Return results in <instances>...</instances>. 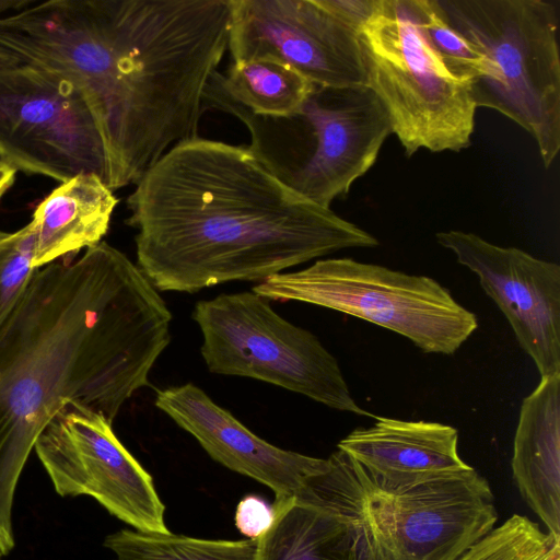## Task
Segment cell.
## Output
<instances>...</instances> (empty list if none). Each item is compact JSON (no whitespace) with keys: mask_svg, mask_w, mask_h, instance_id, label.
<instances>
[{"mask_svg":"<svg viewBox=\"0 0 560 560\" xmlns=\"http://www.w3.org/2000/svg\"><path fill=\"white\" fill-rule=\"evenodd\" d=\"M229 0H48L0 16V49L82 93L113 191L198 136L228 50Z\"/></svg>","mask_w":560,"mask_h":560,"instance_id":"cell-1","label":"cell"},{"mask_svg":"<svg viewBox=\"0 0 560 560\" xmlns=\"http://www.w3.org/2000/svg\"><path fill=\"white\" fill-rule=\"evenodd\" d=\"M172 314L143 271L106 242L37 270L0 328V553L14 547L16 486L35 442L69 404L113 423L149 383Z\"/></svg>","mask_w":560,"mask_h":560,"instance_id":"cell-2","label":"cell"},{"mask_svg":"<svg viewBox=\"0 0 560 560\" xmlns=\"http://www.w3.org/2000/svg\"><path fill=\"white\" fill-rule=\"evenodd\" d=\"M138 267L160 291L264 281L378 241L302 197L247 149L199 136L165 152L127 198Z\"/></svg>","mask_w":560,"mask_h":560,"instance_id":"cell-3","label":"cell"},{"mask_svg":"<svg viewBox=\"0 0 560 560\" xmlns=\"http://www.w3.org/2000/svg\"><path fill=\"white\" fill-rule=\"evenodd\" d=\"M217 72L205 89V112L220 110L242 121L254 156L285 186L322 207L348 195L393 133L385 107L366 85H314L295 113L261 116L234 102Z\"/></svg>","mask_w":560,"mask_h":560,"instance_id":"cell-4","label":"cell"},{"mask_svg":"<svg viewBox=\"0 0 560 560\" xmlns=\"http://www.w3.org/2000/svg\"><path fill=\"white\" fill-rule=\"evenodd\" d=\"M485 58L476 107L510 118L536 141L546 168L560 150L559 9L553 0H438Z\"/></svg>","mask_w":560,"mask_h":560,"instance_id":"cell-5","label":"cell"},{"mask_svg":"<svg viewBox=\"0 0 560 560\" xmlns=\"http://www.w3.org/2000/svg\"><path fill=\"white\" fill-rule=\"evenodd\" d=\"M359 42L365 85L385 107L407 156L470 145L477 110L471 82L432 46L420 0H378Z\"/></svg>","mask_w":560,"mask_h":560,"instance_id":"cell-6","label":"cell"},{"mask_svg":"<svg viewBox=\"0 0 560 560\" xmlns=\"http://www.w3.org/2000/svg\"><path fill=\"white\" fill-rule=\"evenodd\" d=\"M252 291L269 301L304 302L358 317L427 353L453 354L478 326L476 315L434 279L351 258L319 259L275 275Z\"/></svg>","mask_w":560,"mask_h":560,"instance_id":"cell-7","label":"cell"},{"mask_svg":"<svg viewBox=\"0 0 560 560\" xmlns=\"http://www.w3.org/2000/svg\"><path fill=\"white\" fill-rule=\"evenodd\" d=\"M192 318L202 334L201 355L215 374L249 377L359 416L336 358L311 331L281 317L253 291L197 302Z\"/></svg>","mask_w":560,"mask_h":560,"instance_id":"cell-8","label":"cell"},{"mask_svg":"<svg viewBox=\"0 0 560 560\" xmlns=\"http://www.w3.org/2000/svg\"><path fill=\"white\" fill-rule=\"evenodd\" d=\"M0 159L60 183L107 176L104 144L80 90L25 63L0 71Z\"/></svg>","mask_w":560,"mask_h":560,"instance_id":"cell-9","label":"cell"},{"mask_svg":"<svg viewBox=\"0 0 560 560\" xmlns=\"http://www.w3.org/2000/svg\"><path fill=\"white\" fill-rule=\"evenodd\" d=\"M34 450L59 495L92 497L139 532H170L152 477L101 415L77 404L65 406Z\"/></svg>","mask_w":560,"mask_h":560,"instance_id":"cell-10","label":"cell"},{"mask_svg":"<svg viewBox=\"0 0 560 560\" xmlns=\"http://www.w3.org/2000/svg\"><path fill=\"white\" fill-rule=\"evenodd\" d=\"M232 62L270 58L313 84L365 85L359 33L318 0H229Z\"/></svg>","mask_w":560,"mask_h":560,"instance_id":"cell-11","label":"cell"},{"mask_svg":"<svg viewBox=\"0 0 560 560\" xmlns=\"http://www.w3.org/2000/svg\"><path fill=\"white\" fill-rule=\"evenodd\" d=\"M436 242L472 271L504 314L541 377L560 374V267L477 234L443 231Z\"/></svg>","mask_w":560,"mask_h":560,"instance_id":"cell-12","label":"cell"},{"mask_svg":"<svg viewBox=\"0 0 560 560\" xmlns=\"http://www.w3.org/2000/svg\"><path fill=\"white\" fill-rule=\"evenodd\" d=\"M381 489L406 560H457L498 522L491 487L472 467Z\"/></svg>","mask_w":560,"mask_h":560,"instance_id":"cell-13","label":"cell"},{"mask_svg":"<svg viewBox=\"0 0 560 560\" xmlns=\"http://www.w3.org/2000/svg\"><path fill=\"white\" fill-rule=\"evenodd\" d=\"M155 406L190 433L212 459L267 486L276 500L294 497L327 466V458L282 450L260 439L191 383L159 390Z\"/></svg>","mask_w":560,"mask_h":560,"instance_id":"cell-14","label":"cell"},{"mask_svg":"<svg viewBox=\"0 0 560 560\" xmlns=\"http://www.w3.org/2000/svg\"><path fill=\"white\" fill-rule=\"evenodd\" d=\"M383 488L470 469L458 453V432L448 424L376 417L338 443Z\"/></svg>","mask_w":560,"mask_h":560,"instance_id":"cell-15","label":"cell"},{"mask_svg":"<svg viewBox=\"0 0 560 560\" xmlns=\"http://www.w3.org/2000/svg\"><path fill=\"white\" fill-rule=\"evenodd\" d=\"M511 467L523 500L560 536V374L541 377L524 398Z\"/></svg>","mask_w":560,"mask_h":560,"instance_id":"cell-16","label":"cell"},{"mask_svg":"<svg viewBox=\"0 0 560 560\" xmlns=\"http://www.w3.org/2000/svg\"><path fill=\"white\" fill-rule=\"evenodd\" d=\"M336 509L347 521L354 560H406L388 500L370 474L341 451L299 490Z\"/></svg>","mask_w":560,"mask_h":560,"instance_id":"cell-17","label":"cell"},{"mask_svg":"<svg viewBox=\"0 0 560 560\" xmlns=\"http://www.w3.org/2000/svg\"><path fill=\"white\" fill-rule=\"evenodd\" d=\"M117 203L114 191L95 174L74 176L52 189L30 222L35 236V267L101 243Z\"/></svg>","mask_w":560,"mask_h":560,"instance_id":"cell-18","label":"cell"},{"mask_svg":"<svg viewBox=\"0 0 560 560\" xmlns=\"http://www.w3.org/2000/svg\"><path fill=\"white\" fill-rule=\"evenodd\" d=\"M271 527L256 542L255 560H354L345 517L304 493L276 500Z\"/></svg>","mask_w":560,"mask_h":560,"instance_id":"cell-19","label":"cell"},{"mask_svg":"<svg viewBox=\"0 0 560 560\" xmlns=\"http://www.w3.org/2000/svg\"><path fill=\"white\" fill-rule=\"evenodd\" d=\"M217 77L234 102L261 116L295 113L315 85L289 65L270 58L231 62Z\"/></svg>","mask_w":560,"mask_h":560,"instance_id":"cell-20","label":"cell"},{"mask_svg":"<svg viewBox=\"0 0 560 560\" xmlns=\"http://www.w3.org/2000/svg\"><path fill=\"white\" fill-rule=\"evenodd\" d=\"M256 540H214L168 533L120 529L104 546L115 560H255Z\"/></svg>","mask_w":560,"mask_h":560,"instance_id":"cell-21","label":"cell"},{"mask_svg":"<svg viewBox=\"0 0 560 560\" xmlns=\"http://www.w3.org/2000/svg\"><path fill=\"white\" fill-rule=\"evenodd\" d=\"M457 560H560V536L513 514L492 528Z\"/></svg>","mask_w":560,"mask_h":560,"instance_id":"cell-22","label":"cell"},{"mask_svg":"<svg viewBox=\"0 0 560 560\" xmlns=\"http://www.w3.org/2000/svg\"><path fill=\"white\" fill-rule=\"evenodd\" d=\"M31 223L14 232L0 231V328L19 305L39 268L35 267Z\"/></svg>","mask_w":560,"mask_h":560,"instance_id":"cell-23","label":"cell"},{"mask_svg":"<svg viewBox=\"0 0 560 560\" xmlns=\"http://www.w3.org/2000/svg\"><path fill=\"white\" fill-rule=\"evenodd\" d=\"M425 33L438 54L459 77L471 82L486 75L483 56L445 19L438 0H420Z\"/></svg>","mask_w":560,"mask_h":560,"instance_id":"cell-24","label":"cell"},{"mask_svg":"<svg viewBox=\"0 0 560 560\" xmlns=\"http://www.w3.org/2000/svg\"><path fill=\"white\" fill-rule=\"evenodd\" d=\"M275 517L273 504L261 497L248 494L236 506L235 525L248 539L257 540L271 527Z\"/></svg>","mask_w":560,"mask_h":560,"instance_id":"cell-25","label":"cell"},{"mask_svg":"<svg viewBox=\"0 0 560 560\" xmlns=\"http://www.w3.org/2000/svg\"><path fill=\"white\" fill-rule=\"evenodd\" d=\"M340 22L360 32L373 15L378 0H318Z\"/></svg>","mask_w":560,"mask_h":560,"instance_id":"cell-26","label":"cell"},{"mask_svg":"<svg viewBox=\"0 0 560 560\" xmlns=\"http://www.w3.org/2000/svg\"><path fill=\"white\" fill-rule=\"evenodd\" d=\"M18 170L0 159V202L15 182Z\"/></svg>","mask_w":560,"mask_h":560,"instance_id":"cell-27","label":"cell"},{"mask_svg":"<svg viewBox=\"0 0 560 560\" xmlns=\"http://www.w3.org/2000/svg\"><path fill=\"white\" fill-rule=\"evenodd\" d=\"M36 0H0V16L31 5Z\"/></svg>","mask_w":560,"mask_h":560,"instance_id":"cell-28","label":"cell"},{"mask_svg":"<svg viewBox=\"0 0 560 560\" xmlns=\"http://www.w3.org/2000/svg\"><path fill=\"white\" fill-rule=\"evenodd\" d=\"M18 65H20V61L15 57L0 49V71Z\"/></svg>","mask_w":560,"mask_h":560,"instance_id":"cell-29","label":"cell"},{"mask_svg":"<svg viewBox=\"0 0 560 560\" xmlns=\"http://www.w3.org/2000/svg\"><path fill=\"white\" fill-rule=\"evenodd\" d=\"M0 559H1V553H0Z\"/></svg>","mask_w":560,"mask_h":560,"instance_id":"cell-30","label":"cell"}]
</instances>
